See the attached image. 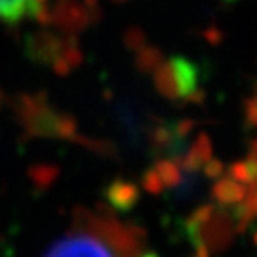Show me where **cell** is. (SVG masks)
Masks as SVG:
<instances>
[{"label": "cell", "instance_id": "cell-1", "mask_svg": "<svg viewBox=\"0 0 257 257\" xmlns=\"http://www.w3.org/2000/svg\"><path fill=\"white\" fill-rule=\"evenodd\" d=\"M134 248L121 227L88 214L63 234L45 257H133Z\"/></svg>", "mask_w": 257, "mask_h": 257}, {"label": "cell", "instance_id": "cell-2", "mask_svg": "<svg viewBox=\"0 0 257 257\" xmlns=\"http://www.w3.org/2000/svg\"><path fill=\"white\" fill-rule=\"evenodd\" d=\"M40 9V0H0V22L18 24L38 15Z\"/></svg>", "mask_w": 257, "mask_h": 257}]
</instances>
